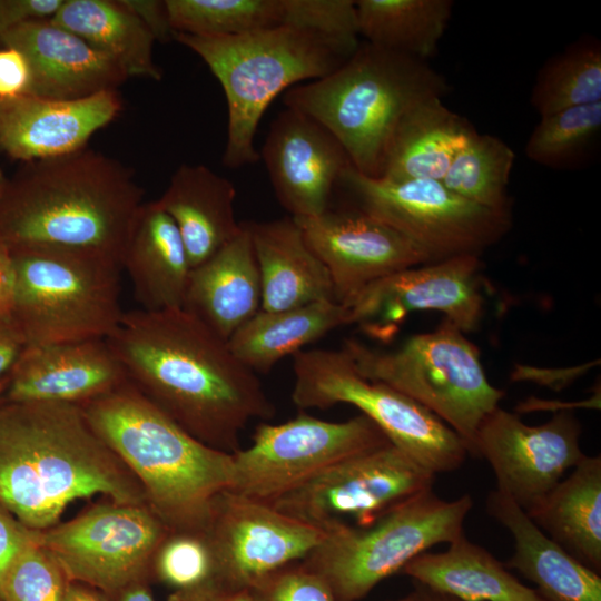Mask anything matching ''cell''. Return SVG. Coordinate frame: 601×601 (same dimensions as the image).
<instances>
[{
    "instance_id": "6da1fadb",
    "label": "cell",
    "mask_w": 601,
    "mask_h": 601,
    "mask_svg": "<svg viewBox=\"0 0 601 601\" xmlns=\"http://www.w3.org/2000/svg\"><path fill=\"white\" fill-rule=\"evenodd\" d=\"M128 381L185 431L234 454L255 420L275 405L228 342L184 308L125 312L106 339Z\"/></svg>"
},
{
    "instance_id": "7a4b0ae2",
    "label": "cell",
    "mask_w": 601,
    "mask_h": 601,
    "mask_svg": "<svg viewBox=\"0 0 601 601\" xmlns=\"http://www.w3.org/2000/svg\"><path fill=\"white\" fill-rule=\"evenodd\" d=\"M101 494L147 504L136 476L89 424L80 405L0 398V503L43 531L73 501Z\"/></svg>"
},
{
    "instance_id": "3957f363",
    "label": "cell",
    "mask_w": 601,
    "mask_h": 601,
    "mask_svg": "<svg viewBox=\"0 0 601 601\" xmlns=\"http://www.w3.org/2000/svg\"><path fill=\"white\" fill-rule=\"evenodd\" d=\"M144 190L117 159L87 147L24 162L0 196V242L121 258Z\"/></svg>"
},
{
    "instance_id": "277c9868",
    "label": "cell",
    "mask_w": 601,
    "mask_h": 601,
    "mask_svg": "<svg viewBox=\"0 0 601 601\" xmlns=\"http://www.w3.org/2000/svg\"><path fill=\"white\" fill-rule=\"evenodd\" d=\"M81 407L167 528L203 531L214 500L231 486L233 454L194 437L129 381Z\"/></svg>"
},
{
    "instance_id": "5b68a950",
    "label": "cell",
    "mask_w": 601,
    "mask_h": 601,
    "mask_svg": "<svg viewBox=\"0 0 601 601\" xmlns=\"http://www.w3.org/2000/svg\"><path fill=\"white\" fill-rule=\"evenodd\" d=\"M447 89L426 61L364 41L335 71L289 88L283 100L327 129L356 171L378 178L402 117L426 98H443Z\"/></svg>"
},
{
    "instance_id": "8992f818",
    "label": "cell",
    "mask_w": 601,
    "mask_h": 601,
    "mask_svg": "<svg viewBox=\"0 0 601 601\" xmlns=\"http://www.w3.org/2000/svg\"><path fill=\"white\" fill-rule=\"evenodd\" d=\"M174 40L198 55L224 89L228 125L223 164L228 168L260 159L254 140L276 96L302 81L332 73L361 43L294 27L236 36L178 32Z\"/></svg>"
},
{
    "instance_id": "52a82bcc",
    "label": "cell",
    "mask_w": 601,
    "mask_h": 601,
    "mask_svg": "<svg viewBox=\"0 0 601 601\" xmlns=\"http://www.w3.org/2000/svg\"><path fill=\"white\" fill-rule=\"evenodd\" d=\"M11 318L26 345L107 339L124 316L119 264L96 253L57 247L10 248Z\"/></svg>"
},
{
    "instance_id": "ba28073f",
    "label": "cell",
    "mask_w": 601,
    "mask_h": 601,
    "mask_svg": "<svg viewBox=\"0 0 601 601\" xmlns=\"http://www.w3.org/2000/svg\"><path fill=\"white\" fill-rule=\"evenodd\" d=\"M342 348L361 375L395 388L435 414L465 442L469 454L481 422L504 396L489 382L477 346L446 319L395 349L373 348L356 338H346Z\"/></svg>"
},
{
    "instance_id": "9c48e42d",
    "label": "cell",
    "mask_w": 601,
    "mask_h": 601,
    "mask_svg": "<svg viewBox=\"0 0 601 601\" xmlns=\"http://www.w3.org/2000/svg\"><path fill=\"white\" fill-rule=\"evenodd\" d=\"M472 508L469 494L446 501L426 490L370 525L326 529L302 562L327 582L338 601H359L418 554L463 535Z\"/></svg>"
},
{
    "instance_id": "30bf717a",
    "label": "cell",
    "mask_w": 601,
    "mask_h": 601,
    "mask_svg": "<svg viewBox=\"0 0 601 601\" xmlns=\"http://www.w3.org/2000/svg\"><path fill=\"white\" fill-rule=\"evenodd\" d=\"M293 403L302 408L355 406L371 418L390 442L437 473L460 469L469 454L465 442L423 405L357 371L344 349H309L293 355Z\"/></svg>"
},
{
    "instance_id": "8fae6325",
    "label": "cell",
    "mask_w": 601,
    "mask_h": 601,
    "mask_svg": "<svg viewBox=\"0 0 601 601\" xmlns=\"http://www.w3.org/2000/svg\"><path fill=\"white\" fill-rule=\"evenodd\" d=\"M338 186L356 209L398 230L432 258L480 255L511 227L510 211L492 210L453 193L441 180L371 178L349 166Z\"/></svg>"
},
{
    "instance_id": "7c38bea8",
    "label": "cell",
    "mask_w": 601,
    "mask_h": 601,
    "mask_svg": "<svg viewBox=\"0 0 601 601\" xmlns=\"http://www.w3.org/2000/svg\"><path fill=\"white\" fill-rule=\"evenodd\" d=\"M367 416L324 421L304 412L280 423H260L252 444L233 454L230 491L272 503L331 465L390 444Z\"/></svg>"
},
{
    "instance_id": "4fadbf2b",
    "label": "cell",
    "mask_w": 601,
    "mask_h": 601,
    "mask_svg": "<svg viewBox=\"0 0 601 601\" xmlns=\"http://www.w3.org/2000/svg\"><path fill=\"white\" fill-rule=\"evenodd\" d=\"M169 529L147 504H93L73 519L39 531V544L69 581L114 595L149 581L154 555Z\"/></svg>"
},
{
    "instance_id": "5bb4252c",
    "label": "cell",
    "mask_w": 601,
    "mask_h": 601,
    "mask_svg": "<svg viewBox=\"0 0 601 601\" xmlns=\"http://www.w3.org/2000/svg\"><path fill=\"white\" fill-rule=\"evenodd\" d=\"M434 481V473L390 443L331 465L270 504L323 530L366 526Z\"/></svg>"
},
{
    "instance_id": "9a60e30c",
    "label": "cell",
    "mask_w": 601,
    "mask_h": 601,
    "mask_svg": "<svg viewBox=\"0 0 601 601\" xmlns=\"http://www.w3.org/2000/svg\"><path fill=\"white\" fill-rule=\"evenodd\" d=\"M203 533L213 552L215 580L236 589H250L279 568L303 561L326 534L230 490L214 500Z\"/></svg>"
},
{
    "instance_id": "2e32d148",
    "label": "cell",
    "mask_w": 601,
    "mask_h": 601,
    "mask_svg": "<svg viewBox=\"0 0 601 601\" xmlns=\"http://www.w3.org/2000/svg\"><path fill=\"white\" fill-rule=\"evenodd\" d=\"M481 260L466 254L406 268L380 278L351 298V324L384 339L407 314L441 312L463 333L476 329L484 312Z\"/></svg>"
},
{
    "instance_id": "e0dca14e",
    "label": "cell",
    "mask_w": 601,
    "mask_h": 601,
    "mask_svg": "<svg viewBox=\"0 0 601 601\" xmlns=\"http://www.w3.org/2000/svg\"><path fill=\"white\" fill-rule=\"evenodd\" d=\"M581 425L570 411L540 425L523 423L516 413L497 406L481 422L470 454L485 459L496 490L526 510L548 494L585 455Z\"/></svg>"
},
{
    "instance_id": "ac0fdd59",
    "label": "cell",
    "mask_w": 601,
    "mask_h": 601,
    "mask_svg": "<svg viewBox=\"0 0 601 601\" xmlns=\"http://www.w3.org/2000/svg\"><path fill=\"white\" fill-rule=\"evenodd\" d=\"M295 220L328 269L335 302L342 305L380 278L435 262L412 239L357 209L328 208Z\"/></svg>"
},
{
    "instance_id": "d6986e66",
    "label": "cell",
    "mask_w": 601,
    "mask_h": 601,
    "mask_svg": "<svg viewBox=\"0 0 601 601\" xmlns=\"http://www.w3.org/2000/svg\"><path fill=\"white\" fill-rule=\"evenodd\" d=\"M259 158L279 204L295 218L326 211L342 175L352 166L327 129L290 108L272 122Z\"/></svg>"
},
{
    "instance_id": "ffe728a7",
    "label": "cell",
    "mask_w": 601,
    "mask_h": 601,
    "mask_svg": "<svg viewBox=\"0 0 601 601\" xmlns=\"http://www.w3.org/2000/svg\"><path fill=\"white\" fill-rule=\"evenodd\" d=\"M127 382L106 339L24 345L0 384V398L81 406Z\"/></svg>"
},
{
    "instance_id": "44dd1931",
    "label": "cell",
    "mask_w": 601,
    "mask_h": 601,
    "mask_svg": "<svg viewBox=\"0 0 601 601\" xmlns=\"http://www.w3.org/2000/svg\"><path fill=\"white\" fill-rule=\"evenodd\" d=\"M122 107L119 90L76 100L0 99V151L22 164L77 151Z\"/></svg>"
},
{
    "instance_id": "7402d4cb",
    "label": "cell",
    "mask_w": 601,
    "mask_h": 601,
    "mask_svg": "<svg viewBox=\"0 0 601 601\" xmlns=\"http://www.w3.org/2000/svg\"><path fill=\"white\" fill-rule=\"evenodd\" d=\"M0 45L18 49L27 58L31 70L28 95L83 99L118 90L128 80L111 59L51 20L13 27L0 35Z\"/></svg>"
},
{
    "instance_id": "603a6c76",
    "label": "cell",
    "mask_w": 601,
    "mask_h": 601,
    "mask_svg": "<svg viewBox=\"0 0 601 601\" xmlns=\"http://www.w3.org/2000/svg\"><path fill=\"white\" fill-rule=\"evenodd\" d=\"M262 305V285L249 229L189 272L181 308L228 339Z\"/></svg>"
},
{
    "instance_id": "cb8c5ba5",
    "label": "cell",
    "mask_w": 601,
    "mask_h": 601,
    "mask_svg": "<svg viewBox=\"0 0 601 601\" xmlns=\"http://www.w3.org/2000/svg\"><path fill=\"white\" fill-rule=\"evenodd\" d=\"M262 285V311L335 300L328 269L308 246L294 217L246 221Z\"/></svg>"
},
{
    "instance_id": "d4e9b609",
    "label": "cell",
    "mask_w": 601,
    "mask_h": 601,
    "mask_svg": "<svg viewBox=\"0 0 601 601\" xmlns=\"http://www.w3.org/2000/svg\"><path fill=\"white\" fill-rule=\"evenodd\" d=\"M487 513L512 534L514 551L504 562L536 585L546 601H601V577L546 535L512 499L496 489Z\"/></svg>"
},
{
    "instance_id": "484cf974",
    "label": "cell",
    "mask_w": 601,
    "mask_h": 601,
    "mask_svg": "<svg viewBox=\"0 0 601 601\" xmlns=\"http://www.w3.org/2000/svg\"><path fill=\"white\" fill-rule=\"evenodd\" d=\"M140 308H181L190 266L171 217L157 200L140 206L121 258Z\"/></svg>"
},
{
    "instance_id": "4316f807",
    "label": "cell",
    "mask_w": 601,
    "mask_h": 601,
    "mask_svg": "<svg viewBox=\"0 0 601 601\" xmlns=\"http://www.w3.org/2000/svg\"><path fill=\"white\" fill-rule=\"evenodd\" d=\"M236 189L205 165H180L158 204L183 239L190 269L230 242L242 229L234 213Z\"/></svg>"
},
{
    "instance_id": "83f0119b",
    "label": "cell",
    "mask_w": 601,
    "mask_h": 601,
    "mask_svg": "<svg viewBox=\"0 0 601 601\" xmlns=\"http://www.w3.org/2000/svg\"><path fill=\"white\" fill-rule=\"evenodd\" d=\"M442 99L426 98L402 117L390 140L378 178L443 179L457 151L476 130Z\"/></svg>"
},
{
    "instance_id": "f1b7e54d",
    "label": "cell",
    "mask_w": 601,
    "mask_h": 601,
    "mask_svg": "<svg viewBox=\"0 0 601 601\" xmlns=\"http://www.w3.org/2000/svg\"><path fill=\"white\" fill-rule=\"evenodd\" d=\"M415 584L461 601H546L464 534L444 552H423L402 570Z\"/></svg>"
},
{
    "instance_id": "f546056e",
    "label": "cell",
    "mask_w": 601,
    "mask_h": 601,
    "mask_svg": "<svg viewBox=\"0 0 601 601\" xmlns=\"http://www.w3.org/2000/svg\"><path fill=\"white\" fill-rule=\"evenodd\" d=\"M524 511L568 553L600 574V455H584L565 480Z\"/></svg>"
},
{
    "instance_id": "4dcf8cb0",
    "label": "cell",
    "mask_w": 601,
    "mask_h": 601,
    "mask_svg": "<svg viewBox=\"0 0 601 601\" xmlns=\"http://www.w3.org/2000/svg\"><path fill=\"white\" fill-rule=\"evenodd\" d=\"M351 324L346 306L319 300L277 312L259 309L228 339L233 354L255 374L268 373L282 358L331 331Z\"/></svg>"
},
{
    "instance_id": "1f68e13d",
    "label": "cell",
    "mask_w": 601,
    "mask_h": 601,
    "mask_svg": "<svg viewBox=\"0 0 601 601\" xmlns=\"http://www.w3.org/2000/svg\"><path fill=\"white\" fill-rule=\"evenodd\" d=\"M51 22L111 59L128 79L162 78L154 60V36L121 0H63Z\"/></svg>"
},
{
    "instance_id": "d6a6232c",
    "label": "cell",
    "mask_w": 601,
    "mask_h": 601,
    "mask_svg": "<svg viewBox=\"0 0 601 601\" xmlns=\"http://www.w3.org/2000/svg\"><path fill=\"white\" fill-rule=\"evenodd\" d=\"M355 6L366 42L426 61L447 28L453 1L358 0Z\"/></svg>"
},
{
    "instance_id": "836d02e7",
    "label": "cell",
    "mask_w": 601,
    "mask_h": 601,
    "mask_svg": "<svg viewBox=\"0 0 601 601\" xmlns=\"http://www.w3.org/2000/svg\"><path fill=\"white\" fill-rule=\"evenodd\" d=\"M175 33L236 36L293 27V0H165Z\"/></svg>"
},
{
    "instance_id": "e575fe53",
    "label": "cell",
    "mask_w": 601,
    "mask_h": 601,
    "mask_svg": "<svg viewBox=\"0 0 601 601\" xmlns=\"http://www.w3.org/2000/svg\"><path fill=\"white\" fill-rule=\"evenodd\" d=\"M540 117L566 108L601 102V46L598 39L577 40L541 67L531 91Z\"/></svg>"
},
{
    "instance_id": "d590c367",
    "label": "cell",
    "mask_w": 601,
    "mask_h": 601,
    "mask_svg": "<svg viewBox=\"0 0 601 601\" xmlns=\"http://www.w3.org/2000/svg\"><path fill=\"white\" fill-rule=\"evenodd\" d=\"M514 160V151L502 139L475 131L457 151L441 181L472 203L510 211L508 185Z\"/></svg>"
},
{
    "instance_id": "8d00e7d4",
    "label": "cell",
    "mask_w": 601,
    "mask_h": 601,
    "mask_svg": "<svg viewBox=\"0 0 601 601\" xmlns=\"http://www.w3.org/2000/svg\"><path fill=\"white\" fill-rule=\"evenodd\" d=\"M600 131L601 102L566 108L540 118L524 151L541 166L566 168L588 152Z\"/></svg>"
},
{
    "instance_id": "74e56055",
    "label": "cell",
    "mask_w": 601,
    "mask_h": 601,
    "mask_svg": "<svg viewBox=\"0 0 601 601\" xmlns=\"http://www.w3.org/2000/svg\"><path fill=\"white\" fill-rule=\"evenodd\" d=\"M151 578L173 591L215 580L214 556L203 531H169L154 555Z\"/></svg>"
},
{
    "instance_id": "f35d334b",
    "label": "cell",
    "mask_w": 601,
    "mask_h": 601,
    "mask_svg": "<svg viewBox=\"0 0 601 601\" xmlns=\"http://www.w3.org/2000/svg\"><path fill=\"white\" fill-rule=\"evenodd\" d=\"M68 582L61 566L38 542L9 569L2 601H65Z\"/></svg>"
},
{
    "instance_id": "ab89813d",
    "label": "cell",
    "mask_w": 601,
    "mask_h": 601,
    "mask_svg": "<svg viewBox=\"0 0 601 601\" xmlns=\"http://www.w3.org/2000/svg\"><path fill=\"white\" fill-rule=\"evenodd\" d=\"M249 590L253 601H338L327 582L302 561L267 574Z\"/></svg>"
},
{
    "instance_id": "60d3db41",
    "label": "cell",
    "mask_w": 601,
    "mask_h": 601,
    "mask_svg": "<svg viewBox=\"0 0 601 601\" xmlns=\"http://www.w3.org/2000/svg\"><path fill=\"white\" fill-rule=\"evenodd\" d=\"M39 542V531L24 525L0 503V601L6 575L17 558Z\"/></svg>"
},
{
    "instance_id": "b9f144b4",
    "label": "cell",
    "mask_w": 601,
    "mask_h": 601,
    "mask_svg": "<svg viewBox=\"0 0 601 601\" xmlns=\"http://www.w3.org/2000/svg\"><path fill=\"white\" fill-rule=\"evenodd\" d=\"M31 70L24 55L13 47L0 48V99L28 95Z\"/></svg>"
},
{
    "instance_id": "7bdbcfd3",
    "label": "cell",
    "mask_w": 601,
    "mask_h": 601,
    "mask_svg": "<svg viewBox=\"0 0 601 601\" xmlns=\"http://www.w3.org/2000/svg\"><path fill=\"white\" fill-rule=\"evenodd\" d=\"M63 0H0V35L32 21L51 20Z\"/></svg>"
},
{
    "instance_id": "ee69618b",
    "label": "cell",
    "mask_w": 601,
    "mask_h": 601,
    "mask_svg": "<svg viewBox=\"0 0 601 601\" xmlns=\"http://www.w3.org/2000/svg\"><path fill=\"white\" fill-rule=\"evenodd\" d=\"M149 29L156 41L166 42L174 39L165 1L159 0H121Z\"/></svg>"
},
{
    "instance_id": "f6af8a7d",
    "label": "cell",
    "mask_w": 601,
    "mask_h": 601,
    "mask_svg": "<svg viewBox=\"0 0 601 601\" xmlns=\"http://www.w3.org/2000/svg\"><path fill=\"white\" fill-rule=\"evenodd\" d=\"M168 601H253L249 589H236L211 580L200 585L173 591Z\"/></svg>"
},
{
    "instance_id": "bcb514c9",
    "label": "cell",
    "mask_w": 601,
    "mask_h": 601,
    "mask_svg": "<svg viewBox=\"0 0 601 601\" xmlns=\"http://www.w3.org/2000/svg\"><path fill=\"white\" fill-rule=\"evenodd\" d=\"M24 345L23 337L12 318L0 321V384Z\"/></svg>"
},
{
    "instance_id": "7dc6e473",
    "label": "cell",
    "mask_w": 601,
    "mask_h": 601,
    "mask_svg": "<svg viewBox=\"0 0 601 601\" xmlns=\"http://www.w3.org/2000/svg\"><path fill=\"white\" fill-rule=\"evenodd\" d=\"M14 285L16 274L11 250L0 242V321L11 318Z\"/></svg>"
},
{
    "instance_id": "c3c4849f",
    "label": "cell",
    "mask_w": 601,
    "mask_h": 601,
    "mask_svg": "<svg viewBox=\"0 0 601 601\" xmlns=\"http://www.w3.org/2000/svg\"><path fill=\"white\" fill-rule=\"evenodd\" d=\"M65 601H112L107 593L77 581H69Z\"/></svg>"
},
{
    "instance_id": "681fc988",
    "label": "cell",
    "mask_w": 601,
    "mask_h": 601,
    "mask_svg": "<svg viewBox=\"0 0 601 601\" xmlns=\"http://www.w3.org/2000/svg\"><path fill=\"white\" fill-rule=\"evenodd\" d=\"M112 601H155L148 581L134 582L114 595Z\"/></svg>"
},
{
    "instance_id": "f907efd6",
    "label": "cell",
    "mask_w": 601,
    "mask_h": 601,
    "mask_svg": "<svg viewBox=\"0 0 601 601\" xmlns=\"http://www.w3.org/2000/svg\"><path fill=\"white\" fill-rule=\"evenodd\" d=\"M415 587L420 590L423 601H461L459 599H455L453 597L433 592L424 587H421L418 584H415Z\"/></svg>"
},
{
    "instance_id": "816d5d0a",
    "label": "cell",
    "mask_w": 601,
    "mask_h": 601,
    "mask_svg": "<svg viewBox=\"0 0 601 601\" xmlns=\"http://www.w3.org/2000/svg\"><path fill=\"white\" fill-rule=\"evenodd\" d=\"M390 601H423V598L420 590L415 587L414 591L406 594L405 597Z\"/></svg>"
},
{
    "instance_id": "f5cc1de1",
    "label": "cell",
    "mask_w": 601,
    "mask_h": 601,
    "mask_svg": "<svg viewBox=\"0 0 601 601\" xmlns=\"http://www.w3.org/2000/svg\"><path fill=\"white\" fill-rule=\"evenodd\" d=\"M7 180H8V177L3 174V171L0 168V196L4 189Z\"/></svg>"
}]
</instances>
